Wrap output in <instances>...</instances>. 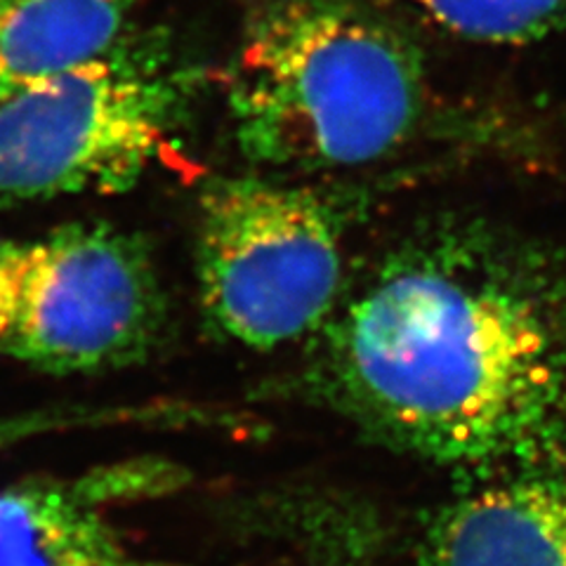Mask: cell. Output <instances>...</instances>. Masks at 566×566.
Masks as SVG:
<instances>
[{
    "instance_id": "cell-1",
    "label": "cell",
    "mask_w": 566,
    "mask_h": 566,
    "mask_svg": "<svg viewBox=\"0 0 566 566\" xmlns=\"http://www.w3.org/2000/svg\"><path fill=\"white\" fill-rule=\"evenodd\" d=\"M314 340L322 392L392 447L486 472L566 444V237L434 218Z\"/></svg>"
},
{
    "instance_id": "cell-2",
    "label": "cell",
    "mask_w": 566,
    "mask_h": 566,
    "mask_svg": "<svg viewBox=\"0 0 566 566\" xmlns=\"http://www.w3.org/2000/svg\"><path fill=\"white\" fill-rule=\"evenodd\" d=\"M368 0H262L227 76L248 161L368 166L403 147L428 104L420 50Z\"/></svg>"
},
{
    "instance_id": "cell-3",
    "label": "cell",
    "mask_w": 566,
    "mask_h": 566,
    "mask_svg": "<svg viewBox=\"0 0 566 566\" xmlns=\"http://www.w3.org/2000/svg\"><path fill=\"white\" fill-rule=\"evenodd\" d=\"M206 76L166 39L130 31L0 99V208L135 187L175 154Z\"/></svg>"
},
{
    "instance_id": "cell-4",
    "label": "cell",
    "mask_w": 566,
    "mask_h": 566,
    "mask_svg": "<svg viewBox=\"0 0 566 566\" xmlns=\"http://www.w3.org/2000/svg\"><path fill=\"white\" fill-rule=\"evenodd\" d=\"M197 289L208 326L241 347L314 338L345 293L340 222L305 187L222 177L199 201Z\"/></svg>"
},
{
    "instance_id": "cell-5",
    "label": "cell",
    "mask_w": 566,
    "mask_h": 566,
    "mask_svg": "<svg viewBox=\"0 0 566 566\" xmlns=\"http://www.w3.org/2000/svg\"><path fill=\"white\" fill-rule=\"evenodd\" d=\"M166 322L149 245L109 224H71L27 243L3 354L50 374H93L147 359Z\"/></svg>"
},
{
    "instance_id": "cell-6",
    "label": "cell",
    "mask_w": 566,
    "mask_h": 566,
    "mask_svg": "<svg viewBox=\"0 0 566 566\" xmlns=\"http://www.w3.org/2000/svg\"><path fill=\"white\" fill-rule=\"evenodd\" d=\"M486 472L437 512L418 566H566V444Z\"/></svg>"
},
{
    "instance_id": "cell-7",
    "label": "cell",
    "mask_w": 566,
    "mask_h": 566,
    "mask_svg": "<svg viewBox=\"0 0 566 566\" xmlns=\"http://www.w3.org/2000/svg\"><path fill=\"white\" fill-rule=\"evenodd\" d=\"M0 566H172L149 559L97 510L85 484L0 491Z\"/></svg>"
},
{
    "instance_id": "cell-8",
    "label": "cell",
    "mask_w": 566,
    "mask_h": 566,
    "mask_svg": "<svg viewBox=\"0 0 566 566\" xmlns=\"http://www.w3.org/2000/svg\"><path fill=\"white\" fill-rule=\"evenodd\" d=\"M154 0H0V99L102 57Z\"/></svg>"
},
{
    "instance_id": "cell-9",
    "label": "cell",
    "mask_w": 566,
    "mask_h": 566,
    "mask_svg": "<svg viewBox=\"0 0 566 566\" xmlns=\"http://www.w3.org/2000/svg\"><path fill=\"white\" fill-rule=\"evenodd\" d=\"M411 12L458 39L486 45H531L566 39V0H368Z\"/></svg>"
},
{
    "instance_id": "cell-10",
    "label": "cell",
    "mask_w": 566,
    "mask_h": 566,
    "mask_svg": "<svg viewBox=\"0 0 566 566\" xmlns=\"http://www.w3.org/2000/svg\"><path fill=\"white\" fill-rule=\"evenodd\" d=\"M27 262V243L0 241V352H6L14 324Z\"/></svg>"
}]
</instances>
